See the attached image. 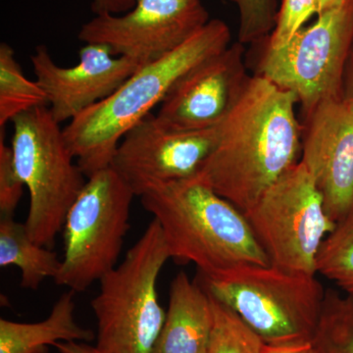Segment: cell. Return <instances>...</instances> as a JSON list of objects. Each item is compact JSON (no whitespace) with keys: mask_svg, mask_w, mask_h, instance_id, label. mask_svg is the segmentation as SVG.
<instances>
[{"mask_svg":"<svg viewBox=\"0 0 353 353\" xmlns=\"http://www.w3.org/2000/svg\"><path fill=\"white\" fill-rule=\"evenodd\" d=\"M297 103L292 92L250 77L197 175L241 212L250 210L296 163L303 132Z\"/></svg>","mask_w":353,"mask_h":353,"instance_id":"1","label":"cell"},{"mask_svg":"<svg viewBox=\"0 0 353 353\" xmlns=\"http://www.w3.org/2000/svg\"><path fill=\"white\" fill-rule=\"evenodd\" d=\"M231 39L226 22L211 19L176 50L139 67L110 97L70 121L65 139L85 176L109 168L123 137L161 104L181 77L226 50Z\"/></svg>","mask_w":353,"mask_h":353,"instance_id":"2","label":"cell"},{"mask_svg":"<svg viewBox=\"0 0 353 353\" xmlns=\"http://www.w3.org/2000/svg\"><path fill=\"white\" fill-rule=\"evenodd\" d=\"M159 223L172 259L214 278L241 265H271L245 214L199 175L158 185L139 196Z\"/></svg>","mask_w":353,"mask_h":353,"instance_id":"3","label":"cell"},{"mask_svg":"<svg viewBox=\"0 0 353 353\" xmlns=\"http://www.w3.org/2000/svg\"><path fill=\"white\" fill-rule=\"evenodd\" d=\"M171 259L163 232L152 219L119 265L99 281L90 301L102 353H152L165 321L157 281Z\"/></svg>","mask_w":353,"mask_h":353,"instance_id":"4","label":"cell"},{"mask_svg":"<svg viewBox=\"0 0 353 353\" xmlns=\"http://www.w3.org/2000/svg\"><path fill=\"white\" fill-rule=\"evenodd\" d=\"M199 281L266 345L312 341L326 294L316 275L246 264Z\"/></svg>","mask_w":353,"mask_h":353,"instance_id":"5","label":"cell"},{"mask_svg":"<svg viewBox=\"0 0 353 353\" xmlns=\"http://www.w3.org/2000/svg\"><path fill=\"white\" fill-rule=\"evenodd\" d=\"M12 124L14 162L30 196L26 228L34 243L51 248L88 178L48 105L20 114Z\"/></svg>","mask_w":353,"mask_h":353,"instance_id":"6","label":"cell"},{"mask_svg":"<svg viewBox=\"0 0 353 353\" xmlns=\"http://www.w3.org/2000/svg\"><path fill=\"white\" fill-rule=\"evenodd\" d=\"M134 196L111 167L88 176L65 220L57 285L85 292L117 266Z\"/></svg>","mask_w":353,"mask_h":353,"instance_id":"7","label":"cell"},{"mask_svg":"<svg viewBox=\"0 0 353 353\" xmlns=\"http://www.w3.org/2000/svg\"><path fill=\"white\" fill-rule=\"evenodd\" d=\"M352 46L353 0H345L318 14L282 48L265 44L255 75L296 94L306 117L323 102L343 97Z\"/></svg>","mask_w":353,"mask_h":353,"instance_id":"8","label":"cell"},{"mask_svg":"<svg viewBox=\"0 0 353 353\" xmlns=\"http://www.w3.org/2000/svg\"><path fill=\"white\" fill-rule=\"evenodd\" d=\"M243 214L271 265L317 275L318 252L336 224L303 162L290 167Z\"/></svg>","mask_w":353,"mask_h":353,"instance_id":"9","label":"cell"},{"mask_svg":"<svg viewBox=\"0 0 353 353\" xmlns=\"http://www.w3.org/2000/svg\"><path fill=\"white\" fill-rule=\"evenodd\" d=\"M210 20L202 0H137L126 13L95 15L78 38L145 65L176 50Z\"/></svg>","mask_w":353,"mask_h":353,"instance_id":"10","label":"cell"},{"mask_svg":"<svg viewBox=\"0 0 353 353\" xmlns=\"http://www.w3.org/2000/svg\"><path fill=\"white\" fill-rule=\"evenodd\" d=\"M218 127L180 131L146 116L121 139L110 167L134 196L197 175L212 152Z\"/></svg>","mask_w":353,"mask_h":353,"instance_id":"11","label":"cell"},{"mask_svg":"<svg viewBox=\"0 0 353 353\" xmlns=\"http://www.w3.org/2000/svg\"><path fill=\"white\" fill-rule=\"evenodd\" d=\"M248 78L245 46L236 41L181 77L155 116L164 126L180 131L218 127L238 101Z\"/></svg>","mask_w":353,"mask_h":353,"instance_id":"12","label":"cell"},{"mask_svg":"<svg viewBox=\"0 0 353 353\" xmlns=\"http://www.w3.org/2000/svg\"><path fill=\"white\" fill-rule=\"evenodd\" d=\"M31 62L48 108L59 124L108 99L143 66L131 58L116 57L101 43H85L75 66H59L44 46L36 48Z\"/></svg>","mask_w":353,"mask_h":353,"instance_id":"13","label":"cell"},{"mask_svg":"<svg viewBox=\"0 0 353 353\" xmlns=\"http://www.w3.org/2000/svg\"><path fill=\"white\" fill-rule=\"evenodd\" d=\"M304 120L301 161L336 224L353 210V103L343 97L323 102Z\"/></svg>","mask_w":353,"mask_h":353,"instance_id":"14","label":"cell"},{"mask_svg":"<svg viewBox=\"0 0 353 353\" xmlns=\"http://www.w3.org/2000/svg\"><path fill=\"white\" fill-rule=\"evenodd\" d=\"M213 329L210 294L179 272L169 289L168 310L152 353H208Z\"/></svg>","mask_w":353,"mask_h":353,"instance_id":"15","label":"cell"},{"mask_svg":"<svg viewBox=\"0 0 353 353\" xmlns=\"http://www.w3.org/2000/svg\"><path fill=\"white\" fill-rule=\"evenodd\" d=\"M77 292L68 290L60 296L43 321L20 323L0 319V353H48L58 343H90L97 339L75 318Z\"/></svg>","mask_w":353,"mask_h":353,"instance_id":"16","label":"cell"},{"mask_svg":"<svg viewBox=\"0 0 353 353\" xmlns=\"http://www.w3.org/2000/svg\"><path fill=\"white\" fill-rule=\"evenodd\" d=\"M14 266L21 272L23 289L37 290L46 279L57 278L61 267L57 253L34 243L25 223L1 216L0 220V267Z\"/></svg>","mask_w":353,"mask_h":353,"instance_id":"17","label":"cell"},{"mask_svg":"<svg viewBox=\"0 0 353 353\" xmlns=\"http://www.w3.org/2000/svg\"><path fill=\"white\" fill-rule=\"evenodd\" d=\"M48 105V97L37 81L28 80L8 43L0 44V128L20 114Z\"/></svg>","mask_w":353,"mask_h":353,"instance_id":"18","label":"cell"},{"mask_svg":"<svg viewBox=\"0 0 353 353\" xmlns=\"http://www.w3.org/2000/svg\"><path fill=\"white\" fill-rule=\"evenodd\" d=\"M316 353H353V296L326 290L312 339Z\"/></svg>","mask_w":353,"mask_h":353,"instance_id":"19","label":"cell"},{"mask_svg":"<svg viewBox=\"0 0 353 353\" xmlns=\"http://www.w3.org/2000/svg\"><path fill=\"white\" fill-rule=\"evenodd\" d=\"M316 270L345 294L353 296V210L323 241Z\"/></svg>","mask_w":353,"mask_h":353,"instance_id":"20","label":"cell"},{"mask_svg":"<svg viewBox=\"0 0 353 353\" xmlns=\"http://www.w3.org/2000/svg\"><path fill=\"white\" fill-rule=\"evenodd\" d=\"M210 299L213 329L208 353H263L265 343L259 334L226 304L211 294Z\"/></svg>","mask_w":353,"mask_h":353,"instance_id":"21","label":"cell"},{"mask_svg":"<svg viewBox=\"0 0 353 353\" xmlns=\"http://www.w3.org/2000/svg\"><path fill=\"white\" fill-rule=\"evenodd\" d=\"M231 1L239 11V43L255 44L269 38L277 22L278 0Z\"/></svg>","mask_w":353,"mask_h":353,"instance_id":"22","label":"cell"},{"mask_svg":"<svg viewBox=\"0 0 353 353\" xmlns=\"http://www.w3.org/2000/svg\"><path fill=\"white\" fill-rule=\"evenodd\" d=\"M315 14H318L317 0H282L275 28L265 44L270 48H282Z\"/></svg>","mask_w":353,"mask_h":353,"instance_id":"23","label":"cell"},{"mask_svg":"<svg viewBox=\"0 0 353 353\" xmlns=\"http://www.w3.org/2000/svg\"><path fill=\"white\" fill-rule=\"evenodd\" d=\"M25 183L20 178L14 162L12 148L4 143L0 132V213L13 217L24 194Z\"/></svg>","mask_w":353,"mask_h":353,"instance_id":"24","label":"cell"},{"mask_svg":"<svg viewBox=\"0 0 353 353\" xmlns=\"http://www.w3.org/2000/svg\"><path fill=\"white\" fill-rule=\"evenodd\" d=\"M137 0H92V10L95 15H120L131 10Z\"/></svg>","mask_w":353,"mask_h":353,"instance_id":"25","label":"cell"},{"mask_svg":"<svg viewBox=\"0 0 353 353\" xmlns=\"http://www.w3.org/2000/svg\"><path fill=\"white\" fill-rule=\"evenodd\" d=\"M263 353H316L312 341L287 345H266Z\"/></svg>","mask_w":353,"mask_h":353,"instance_id":"26","label":"cell"},{"mask_svg":"<svg viewBox=\"0 0 353 353\" xmlns=\"http://www.w3.org/2000/svg\"><path fill=\"white\" fill-rule=\"evenodd\" d=\"M57 352L62 353H102L97 347H92L88 343H58L54 345Z\"/></svg>","mask_w":353,"mask_h":353,"instance_id":"27","label":"cell"},{"mask_svg":"<svg viewBox=\"0 0 353 353\" xmlns=\"http://www.w3.org/2000/svg\"><path fill=\"white\" fill-rule=\"evenodd\" d=\"M343 99L353 103V46L343 76Z\"/></svg>","mask_w":353,"mask_h":353,"instance_id":"28","label":"cell"},{"mask_svg":"<svg viewBox=\"0 0 353 353\" xmlns=\"http://www.w3.org/2000/svg\"><path fill=\"white\" fill-rule=\"evenodd\" d=\"M345 0H317L318 14L341 6ZM317 14V15H318Z\"/></svg>","mask_w":353,"mask_h":353,"instance_id":"29","label":"cell"},{"mask_svg":"<svg viewBox=\"0 0 353 353\" xmlns=\"http://www.w3.org/2000/svg\"><path fill=\"white\" fill-rule=\"evenodd\" d=\"M58 353H62V352H58Z\"/></svg>","mask_w":353,"mask_h":353,"instance_id":"30","label":"cell"}]
</instances>
